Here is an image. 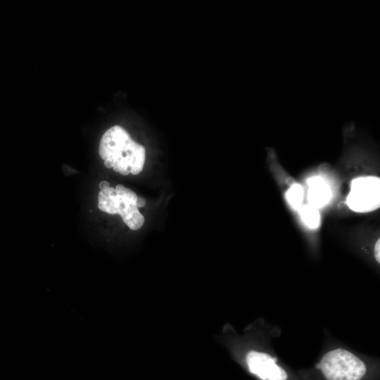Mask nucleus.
I'll list each match as a JSON object with an SVG mask.
<instances>
[{
	"instance_id": "9b49d317",
	"label": "nucleus",
	"mask_w": 380,
	"mask_h": 380,
	"mask_svg": "<svg viewBox=\"0 0 380 380\" xmlns=\"http://www.w3.org/2000/svg\"><path fill=\"white\" fill-rule=\"evenodd\" d=\"M110 187L109 186V183L106 181H102L100 184H99V188L101 189V190H103V189H106L107 188Z\"/></svg>"
},
{
	"instance_id": "f257e3e1",
	"label": "nucleus",
	"mask_w": 380,
	"mask_h": 380,
	"mask_svg": "<svg viewBox=\"0 0 380 380\" xmlns=\"http://www.w3.org/2000/svg\"><path fill=\"white\" fill-rule=\"evenodd\" d=\"M99 152L101 158L111 161L112 168L122 175H136L144 168L145 148L134 141L121 126H113L103 134Z\"/></svg>"
},
{
	"instance_id": "423d86ee",
	"label": "nucleus",
	"mask_w": 380,
	"mask_h": 380,
	"mask_svg": "<svg viewBox=\"0 0 380 380\" xmlns=\"http://www.w3.org/2000/svg\"><path fill=\"white\" fill-rule=\"evenodd\" d=\"M308 200L309 204L322 208L331 200V191L327 182L320 177H312L308 180Z\"/></svg>"
},
{
	"instance_id": "7ed1b4c3",
	"label": "nucleus",
	"mask_w": 380,
	"mask_h": 380,
	"mask_svg": "<svg viewBox=\"0 0 380 380\" xmlns=\"http://www.w3.org/2000/svg\"><path fill=\"white\" fill-rule=\"evenodd\" d=\"M318 367L327 380H360L367 371L362 360L343 348L327 352Z\"/></svg>"
},
{
	"instance_id": "9d476101",
	"label": "nucleus",
	"mask_w": 380,
	"mask_h": 380,
	"mask_svg": "<svg viewBox=\"0 0 380 380\" xmlns=\"http://www.w3.org/2000/svg\"><path fill=\"white\" fill-rule=\"evenodd\" d=\"M145 205H146L145 199L141 197H137V201H136V206L139 208V207H143Z\"/></svg>"
},
{
	"instance_id": "20e7f679",
	"label": "nucleus",
	"mask_w": 380,
	"mask_h": 380,
	"mask_svg": "<svg viewBox=\"0 0 380 380\" xmlns=\"http://www.w3.org/2000/svg\"><path fill=\"white\" fill-rule=\"evenodd\" d=\"M380 180L376 177H362L353 180L347 204L353 211L369 212L379 208Z\"/></svg>"
},
{
	"instance_id": "f03ea898",
	"label": "nucleus",
	"mask_w": 380,
	"mask_h": 380,
	"mask_svg": "<svg viewBox=\"0 0 380 380\" xmlns=\"http://www.w3.org/2000/svg\"><path fill=\"white\" fill-rule=\"evenodd\" d=\"M137 194L122 184L115 189L108 187L98 195L99 208L108 214H118L130 229L137 230L144 223V217L136 206Z\"/></svg>"
},
{
	"instance_id": "1a4fd4ad",
	"label": "nucleus",
	"mask_w": 380,
	"mask_h": 380,
	"mask_svg": "<svg viewBox=\"0 0 380 380\" xmlns=\"http://www.w3.org/2000/svg\"><path fill=\"white\" fill-rule=\"evenodd\" d=\"M379 248H380V241L379 239H378L374 246V256H375L376 260L378 262H380Z\"/></svg>"
},
{
	"instance_id": "6e6552de",
	"label": "nucleus",
	"mask_w": 380,
	"mask_h": 380,
	"mask_svg": "<svg viewBox=\"0 0 380 380\" xmlns=\"http://www.w3.org/2000/svg\"><path fill=\"white\" fill-rule=\"evenodd\" d=\"M286 197L289 205L294 210H299L304 198V189L298 184H293L287 191Z\"/></svg>"
},
{
	"instance_id": "39448f33",
	"label": "nucleus",
	"mask_w": 380,
	"mask_h": 380,
	"mask_svg": "<svg viewBox=\"0 0 380 380\" xmlns=\"http://www.w3.org/2000/svg\"><path fill=\"white\" fill-rule=\"evenodd\" d=\"M276 361L271 355L254 350H249L246 355L248 371L261 380H286V371Z\"/></svg>"
},
{
	"instance_id": "0eeeda50",
	"label": "nucleus",
	"mask_w": 380,
	"mask_h": 380,
	"mask_svg": "<svg viewBox=\"0 0 380 380\" xmlns=\"http://www.w3.org/2000/svg\"><path fill=\"white\" fill-rule=\"evenodd\" d=\"M299 210L301 219L308 227L315 229L319 226L320 215L317 208L307 204Z\"/></svg>"
}]
</instances>
